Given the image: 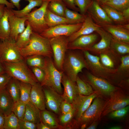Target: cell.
Wrapping results in <instances>:
<instances>
[{
    "instance_id": "cell-1",
    "label": "cell",
    "mask_w": 129,
    "mask_h": 129,
    "mask_svg": "<svg viewBox=\"0 0 129 129\" xmlns=\"http://www.w3.org/2000/svg\"><path fill=\"white\" fill-rule=\"evenodd\" d=\"M19 49L21 55L24 58L35 55L49 58L53 55L49 39L33 32L29 43L24 47Z\"/></svg>"
},
{
    "instance_id": "cell-2",
    "label": "cell",
    "mask_w": 129,
    "mask_h": 129,
    "mask_svg": "<svg viewBox=\"0 0 129 129\" xmlns=\"http://www.w3.org/2000/svg\"><path fill=\"white\" fill-rule=\"evenodd\" d=\"M2 63L5 72L12 78L32 85L38 82L24 60L17 62Z\"/></svg>"
},
{
    "instance_id": "cell-3",
    "label": "cell",
    "mask_w": 129,
    "mask_h": 129,
    "mask_svg": "<svg viewBox=\"0 0 129 129\" xmlns=\"http://www.w3.org/2000/svg\"><path fill=\"white\" fill-rule=\"evenodd\" d=\"M45 74L43 81L41 83L42 86L51 87L59 94L63 92L61 81L64 72L59 70L55 66L51 58H45L43 69Z\"/></svg>"
},
{
    "instance_id": "cell-4",
    "label": "cell",
    "mask_w": 129,
    "mask_h": 129,
    "mask_svg": "<svg viewBox=\"0 0 129 129\" xmlns=\"http://www.w3.org/2000/svg\"><path fill=\"white\" fill-rule=\"evenodd\" d=\"M87 66L84 57L80 54L74 52L68 53L65 56L63 65V71L72 81L76 82L78 74L82 72Z\"/></svg>"
},
{
    "instance_id": "cell-5",
    "label": "cell",
    "mask_w": 129,
    "mask_h": 129,
    "mask_svg": "<svg viewBox=\"0 0 129 129\" xmlns=\"http://www.w3.org/2000/svg\"><path fill=\"white\" fill-rule=\"evenodd\" d=\"M50 0H43L38 8L31 11L27 16L26 22L29 25L33 32L41 34L49 27L45 21L44 15Z\"/></svg>"
},
{
    "instance_id": "cell-6",
    "label": "cell",
    "mask_w": 129,
    "mask_h": 129,
    "mask_svg": "<svg viewBox=\"0 0 129 129\" xmlns=\"http://www.w3.org/2000/svg\"><path fill=\"white\" fill-rule=\"evenodd\" d=\"M83 51L87 69L90 72L96 76L106 80L113 84L114 74L103 66L100 62L99 57L91 54L88 51Z\"/></svg>"
},
{
    "instance_id": "cell-7",
    "label": "cell",
    "mask_w": 129,
    "mask_h": 129,
    "mask_svg": "<svg viewBox=\"0 0 129 129\" xmlns=\"http://www.w3.org/2000/svg\"><path fill=\"white\" fill-rule=\"evenodd\" d=\"M107 100L99 95L96 97L92 104L84 112L77 122L78 124L81 126L82 124L86 123L88 126L95 120L101 118Z\"/></svg>"
},
{
    "instance_id": "cell-8",
    "label": "cell",
    "mask_w": 129,
    "mask_h": 129,
    "mask_svg": "<svg viewBox=\"0 0 129 129\" xmlns=\"http://www.w3.org/2000/svg\"><path fill=\"white\" fill-rule=\"evenodd\" d=\"M49 39L53 53L54 64L59 70L63 71V64L69 43L68 37L58 36Z\"/></svg>"
},
{
    "instance_id": "cell-9",
    "label": "cell",
    "mask_w": 129,
    "mask_h": 129,
    "mask_svg": "<svg viewBox=\"0 0 129 129\" xmlns=\"http://www.w3.org/2000/svg\"><path fill=\"white\" fill-rule=\"evenodd\" d=\"M84 79L83 80L88 83L99 95L107 100L109 98L111 93L118 87L106 80L96 76L89 72L86 73Z\"/></svg>"
},
{
    "instance_id": "cell-10",
    "label": "cell",
    "mask_w": 129,
    "mask_h": 129,
    "mask_svg": "<svg viewBox=\"0 0 129 129\" xmlns=\"http://www.w3.org/2000/svg\"><path fill=\"white\" fill-rule=\"evenodd\" d=\"M22 56L15 41L9 38L0 40V61L4 62H16L22 61Z\"/></svg>"
},
{
    "instance_id": "cell-11",
    "label": "cell",
    "mask_w": 129,
    "mask_h": 129,
    "mask_svg": "<svg viewBox=\"0 0 129 129\" xmlns=\"http://www.w3.org/2000/svg\"><path fill=\"white\" fill-rule=\"evenodd\" d=\"M129 104V96L119 87L111 94L107 100L101 118L110 112L124 107Z\"/></svg>"
},
{
    "instance_id": "cell-12",
    "label": "cell",
    "mask_w": 129,
    "mask_h": 129,
    "mask_svg": "<svg viewBox=\"0 0 129 129\" xmlns=\"http://www.w3.org/2000/svg\"><path fill=\"white\" fill-rule=\"evenodd\" d=\"M82 23L61 24L49 27L40 34L49 39L60 36L69 37L78 31Z\"/></svg>"
},
{
    "instance_id": "cell-13",
    "label": "cell",
    "mask_w": 129,
    "mask_h": 129,
    "mask_svg": "<svg viewBox=\"0 0 129 129\" xmlns=\"http://www.w3.org/2000/svg\"><path fill=\"white\" fill-rule=\"evenodd\" d=\"M45 97L46 108L56 114L60 111V107L64 100L62 95L50 87L43 86Z\"/></svg>"
},
{
    "instance_id": "cell-14",
    "label": "cell",
    "mask_w": 129,
    "mask_h": 129,
    "mask_svg": "<svg viewBox=\"0 0 129 129\" xmlns=\"http://www.w3.org/2000/svg\"><path fill=\"white\" fill-rule=\"evenodd\" d=\"M87 13L95 23L100 26L113 23L99 3L94 0H93Z\"/></svg>"
},
{
    "instance_id": "cell-15",
    "label": "cell",
    "mask_w": 129,
    "mask_h": 129,
    "mask_svg": "<svg viewBox=\"0 0 129 129\" xmlns=\"http://www.w3.org/2000/svg\"><path fill=\"white\" fill-rule=\"evenodd\" d=\"M99 95L97 92L95 91L89 95L86 96L78 94L76 96L72 104L75 110L74 117L76 122L91 104L93 99Z\"/></svg>"
},
{
    "instance_id": "cell-16",
    "label": "cell",
    "mask_w": 129,
    "mask_h": 129,
    "mask_svg": "<svg viewBox=\"0 0 129 129\" xmlns=\"http://www.w3.org/2000/svg\"><path fill=\"white\" fill-rule=\"evenodd\" d=\"M98 38L97 35L93 33L80 36L72 41L69 42L67 49L88 51L95 44Z\"/></svg>"
},
{
    "instance_id": "cell-17",
    "label": "cell",
    "mask_w": 129,
    "mask_h": 129,
    "mask_svg": "<svg viewBox=\"0 0 129 129\" xmlns=\"http://www.w3.org/2000/svg\"><path fill=\"white\" fill-rule=\"evenodd\" d=\"M8 20L10 28V38L16 41L18 35L25 29V24L27 17H18L13 13L11 9L8 8Z\"/></svg>"
},
{
    "instance_id": "cell-18",
    "label": "cell",
    "mask_w": 129,
    "mask_h": 129,
    "mask_svg": "<svg viewBox=\"0 0 129 129\" xmlns=\"http://www.w3.org/2000/svg\"><path fill=\"white\" fill-rule=\"evenodd\" d=\"M96 32L100 36L101 40L94 44L88 51L99 54L110 50L112 36L102 27Z\"/></svg>"
},
{
    "instance_id": "cell-19",
    "label": "cell",
    "mask_w": 129,
    "mask_h": 129,
    "mask_svg": "<svg viewBox=\"0 0 129 129\" xmlns=\"http://www.w3.org/2000/svg\"><path fill=\"white\" fill-rule=\"evenodd\" d=\"M75 83L71 80L64 73L61 81V84L64 87L62 96L64 100L71 104L73 103L75 98L79 94Z\"/></svg>"
},
{
    "instance_id": "cell-20",
    "label": "cell",
    "mask_w": 129,
    "mask_h": 129,
    "mask_svg": "<svg viewBox=\"0 0 129 129\" xmlns=\"http://www.w3.org/2000/svg\"><path fill=\"white\" fill-rule=\"evenodd\" d=\"M101 27L96 24L88 14L86 16L80 29L70 36L68 37L69 42L82 35L89 34L96 32Z\"/></svg>"
},
{
    "instance_id": "cell-21",
    "label": "cell",
    "mask_w": 129,
    "mask_h": 129,
    "mask_svg": "<svg viewBox=\"0 0 129 129\" xmlns=\"http://www.w3.org/2000/svg\"><path fill=\"white\" fill-rule=\"evenodd\" d=\"M30 101L41 111L45 109V97L43 87L38 82L32 85Z\"/></svg>"
},
{
    "instance_id": "cell-22",
    "label": "cell",
    "mask_w": 129,
    "mask_h": 129,
    "mask_svg": "<svg viewBox=\"0 0 129 129\" xmlns=\"http://www.w3.org/2000/svg\"><path fill=\"white\" fill-rule=\"evenodd\" d=\"M101 26L113 38L129 44V30L123 28L119 25L113 24Z\"/></svg>"
},
{
    "instance_id": "cell-23",
    "label": "cell",
    "mask_w": 129,
    "mask_h": 129,
    "mask_svg": "<svg viewBox=\"0 0 129 129\" xmlns=\"http://www.w3.org/2000/svg\"><path fill=\"white\" fill-rule=\"evenodd\" d=\"M120 61V64L114 76L113 85L115 83L118 84L121 81L129 77V54L121 56Z\"/></svg>"
},
{
    "instance_id": "cell-24",
    "label": "cell",
    "mask_w": 129,
    "mask_h": 129,
    "mask_svg": "<svg viewBox=\"0 0 129 129\" xmlns=\"http://www.w3.org/2000/svg\"><path fill=\"white\" fill-rule=\"evenodd\" d=\"M99 54L100 60L102 64L107 69L113 73L114 75L118 66L117 64V59L119 57L110 50Z\"/></svg>"
},
{
    "instance_id": "cell-25",
    "label": "cell",
    "mask_w": 129,
    "mask_h": 129,
    "mask_svg": "<svg viewBox=\"0 0 129 129\" xmlns=\"http://www.w3.org/2000/svg\"><path fill=\"white\" fill-rule=\"evenodd\" d=\"M14 102L5 90L0 91V112L4 115L12 112Z\"/></svg>"
},
{
    "instance_id": "cell-26",
    "label": "cell",
    "mask_w": 129,
    "mask_h": 129,
    "mask_svg": "<svg viewBox=\"0 0 129 129\" xmlns=\"http://www.w3.org/2000/svg\"><path fill=\"white\" fill-rule=\"evenodd\" d=\"M41 111L30 101L26 104V110L23 120L37 124L41 121Z\"/></svg>"
},
{
    "instance_id": "cell-27",
    "label": "cell",
    "mask_w": 129,
    "mask_h": 129,
    "mask_svg": "<svg viewBox=\"0 0 129 129\" xmlns=\"http://www.w3.org/2000/svg\"><path fill=\"white\" fill-rule=\"evenodd\" d=\"M110 50L114 54L120 57L129 54V44L112 37Z\"/></svg>"
},
{
    "instance_id": "cell-28",
    "label": "cell",
    "mask_w": 129,
    "mask_h": 129,
    "mask_svg": "<svg viewBox=\"0 0 129 129\" xmlns=\"http://www.w3.org/2000/svg\"><path fill=\"white\" fill-rule=\"evenodd\" d=\"M44 18L49 27L61 24H72L65 17L53 13L47 8L45 14Z\"/></svg>"
},
{
    "instance_id": "cell-29",
    "label": "cell",
    "mask_w": 129,
    "mask_h": 129,
    "mask_svg": "<svg viewBox=\"0 0 129 129\" xmlns=\"http://www.w3.org/2000/svg\"><path fill=\"white\" fill-rule=\"evenodd\" d=\"M104 10L113 23L117 25H122L129 23L125 19L121 12L103 4H99Z\"/></svg>"
},
{
    "instance_id": "cell-30",
    "label": "cell",
    "mask_w": 129,
    "mask_h": 129,
    "mask_svg": "<svg viewBox=\"0 0 129 129\" xmlns=\"http://www.w3.org/2000/svg\"><path fill=\"white\" fill-rule=\"evenodd\" d=\"M8 16V8L5 6L4 14L0 19V40L7 39L10 38V28Z\"/></svg>"
},
{
    "instance_id": "cell-31",
    "label": "cell",
    "mask_w": 129,
    "mask_h": 129,
    "mask_svg": "<svg viewBox=\"0 0 129 129\" xmlns=\"http://www.w3.org/2000/svg\"><path fill=\"white\" fill-rule=\"evenodd\" d=\"M25 0L28 1L29 3L22 9L17 10L11 9L13 13L18 17H27L33 9L36 7H40L43 2V0Z\"/></svg>"
},
{
    "instance_id": "cell-32",
    "label": "cell",
    "mask_w": 129,
    "mask_h": 129,
    "mask_svg": "<svg viewBox=\"0 0 129 129\" xmlns=\"http://www.w3.org/2000/svg\"><path fill=\"white\" fill-rule=\"evenodd\" d=\"M5 90L13 100L14 102L20 100V81L12 78Z\"/></svg>"
},
{
    "instance_id": "cell-33",
    "label": "cell",
    "mask_w": 129,
    "mask_h": 129,
    "mask_svg": "<svg viewBox=\"0 0 129 129\" xmlns=\"http://www.w3.org/2000/svg\"><path fill=\"white\" fill-rule=\"evenodd\" d=\"M40 115L41 121L50 129L59 127V125L56 117L51 111L45 109L41 111Z\"/></svg>"
},
{
    "instance_id": "cell-34",
    "label": "cell",
    "mask_w": 129,
    "mask_h": 129,
    "mask_svg": "<svg viewBox=\"0 0 129 129\" xmlns=\"http://www.w3.org/2000/svg\"><path fill=\"white\" fill-rule=\"evenodd\" d=\"M26 27L24 30L18 36L15 41L16 44L19 48H23L29 43L31 34L32 32L28 23L25 22Z\"/></svg>"
},
{
    "instance_id": "cell-35",
    "label": "cell",
    "mask_w": 129,
    "mask_h": 129,
    "mask_svg": "<svg viewBox=\"0 0 129 129\" xmlns=\"http://www.w3.org/2000/svg\"><path fill=\"white\" fill-rule=\"evenodd\" d=\"M66 7L62 0H50L47 8L53 13L64 17V11Z\"/></svg>"
},
{
    "instance_id": "cell-36",
    "label": "cell",
    "mask_w": 129,
    "mask_h": 129,
    "mask_svg": "<svg viewBox=\"0 0 129 129\" xmlns=\"http://www.w3.org/2000/svg\"><path fill=\"white\" fill-rule=\"evenodd\" d=\"M86 14L83 15L66 7L64 11V17L72 24L83 23Z\"/></svg>"
},
{
    "instance_id": "cell-37",
    "label": "cell",
    "mask_w": 129,
    "mask_h": 129,
    "mask_svg": "<svg viewBox=\"0 0 129 129\" xmlns=\"http://www.w3.org/2000/svg\"><path fill=\"white\" fill-rule=\"evenodd\" d=\"M76 83L77 85L79 94L84 95H89L94 92L91 86L87 82L77 76Z\"/></svg>"
},
{
    "instance_id": "cell-38",
    "label": "cell",
    "mask_w": 129,
    "mask_h": 129,
    "mask_svg": "<svg viewBox=\"0 0 129 129\" xmlns=\"http://www.w3.org/2000/svg\"><path fill=\"white\" fill-rule=\"evenodd\" d=\"M32 87V85L29 83L20 81V100L25 104L30 101Z\"/></svg>"
},
{
    "instance_id": "cell-39",
    "label": "cell",
    "mask_w": 129,
    "mask_h": 129,
    "mask_svg": "<svg viewBox=\"0 0 129 129\" xmlns=\"http://www.w3.org/2000/svg\"><path fill=\"white\" fill-rule=\"evenodd\" d=\"M19 120L12 112L8 115H4L3 129H19Z\"/></svg>"
},
{
    "instance_id": "cell-40",
    "label": "cell",
    "mask_w": 129,
    "mask_h": 129,
    "mask_svg": "<svg viewBox=\"0 0 129 129\" xmlns=\"http://www.w3.org/2000/svg\"><path fill=\"white\" fill-rule=\"evenodd\" d=\"M102 4L121 12L129 8V0H108Z\"/></svg>"
},
{
    "instance_id": "cell-41",
    "label": "cell",
    "mask_w": 129,
    "mask_h": 129,
    "mask_svg": "<svg viewBox=\"0 0 129 129\" xmlns=\"http://www.w3.org/2000/svg\"><path fill=\"white\" fill-rule=\"evenodd\" d=\"M44 57L41 55H35L27 57L25 59H26L27 64L30 67H37L43 69L45 63Z\"/></svg>"
},
{
    "instance_id": "cell-42",
    "label": "cell",
    "mask_w": 129,
    "mask_h": 129,
    "mask_svg": "<svg viewBox=\"0 0 129 129\" xmlns=\"http://www.w3.org/2000/svg\"><path fill=\"white\" fill-rule=\"evenodd\" d=\"M25 110L26 104L19 100L14 102L12 112L19 120H21L23 118Z\"/></svg>"
},
{
    "instance_id": "cell-43",
    "label": "cell",
    "mask_w": 129,
    "mask_h": 129,
    "mask_svg": "<svg viewBox=\"0 0 129 129\" xmlns=\"http://www.w3.org/2000/svg\"><path fill=\"white\" fill-rule=\"evenodd\" d=\"M93 1V0H75V3L79 9L81 14L86 15Z\"/></svg>"
},
{
    "instance_id": "cell-44",
    "label": "cell",
    "mask_w": 129,
    "mask_h": 129,
    "mask_svg": "<svg viewBox=\"0 0 129 129\" xmlns=\"http://www.w3.org/2000/svg\"><path fill=\"white\" fill-rule=\"evenodd\" d=\"M129 110V105L120 109L113 111L109 113V117L111 118H121L125 116Z\"/></svg>"
},
{
    "instance_id": "cell-45",
    "label": "cell",
    "mask_w": 129,
    "mask_h": 129,
    "mask_svg": "<svg viewBox=\"0 0 129 129\" xmlns=\"http://www.w3.org/2000/svg\"><path fill=\"white\" fill-rule=\"evenodd\" d=\"M32 71L38 82L40 83L43 81L45 74L43 69L38 67H31Z\"/></svg>"
},
{
    "instance_id": "cell-46",
    "label": "cell",
    "mask_w": 129,
    "mask_h": 129,
    "mask_svg": "<svg viewBox=\"0 0 129 129\" xmlns=\"http://www.w3.org/2000/svg\"><path fill=\"white\" fill-rule=\"evenodd\" d=\"M75 113V110L73 107V109L70 112L65 114H62L60 116L59 118L60 124H64L68 123L74 117Z\"/></svg>"
},
{
    "instance_id": "cell-47",
    "label": "cell",
    "mask_w": 129,
    "mask_h": 129,
    "mask_svg": "<svg viewBox=\"0 0 129 129\" xmlns=\"http://www.w3.org/2000/svg\"><path fill=\"white\" fill-rule=\"evenodd\" d=\"M11 78L6 73L0 75V91L5 89Z\"/></svg>"
},
{
    "instance_id": "cell-48",
    "label": "cell",
    "mask_w": 129,
    "mask_h": 129,
    "mask_svg": "<svg viewBox=\"0 0 129 129\" xmlns=\"http://www.w3.org/2000/svg\"><path fill=\"white\" fill-rule=\"evenodd\" d=\"M19 129H36L37 124L24 120H19Z\"/></svg>"
},
{
    "instance_id": "cell-49",
    "label": "cell",
    "mask_w": 129,
    "mask_h": 129,
    "mask_svg": "<svg viewBox=\"0 0 129 129\" xmlns=\"http://www.w3.org/2000/svg\"><path fill=\"white\" fill-rule=\"evenodd\" d=\"M73 108L72 104L63 100L61 104L60 109L62 115L65 114L71 111Z\"/></svg>"
},
{
    "instance_id": "cell-50",
    "label": "cell",
    "mask_w": 129,
    "mask_h": 129,
    "mask_svg": "<svg viewBox=\"0 0 129 129\" xmlns=\"http://www.w3.org/2000/svg\"><path fill=\"white\" fill-rule=\"evenodd\" d=\"M62 1L67 8L75 11H79V9L75 4V0H62Z\"/></svg>"
},
{
    "instance_id": "cell-51",
    "label": "cell",
    "mask_w": 129,
    "mask_h": 129,
    "mask_svg": "<svg viewBox=\"0 0 129 129\" xmlns=\"http://www.w3.org/2000/svg\"><path fill=\"white\" fill-rule=\"evenodd\" d=\"M129 78L121 81L118 84L120 87L128 90L129 88Z\"/></svg>"
},
{
    "instance_id": "cell-52",
    "label": "cell",
    "mask_w": 129,
    "mask_h": 129,
    "mask_svg": "<svg viewBox=\"0 0 129 129\" xmlns=\"http://www.w3.org/2000/svg\"><path fill=\"white\" fill-rule=\"evenodd\" d=\"M101 118H99L94 121L86 129H96L100 122Z\"/></svg>"
},
{
    "instance_id": "cell-53",
    "label": "cell",
    "mask_w": 129,
    "mask_h": 129,
    "mask_svg": "<svg viewBox=\"0 0 129 129\" xmlns=\"http://www.w3.org/2000/svg\"><path fill=\"white\" fill-rule=\"evenodd\" d=\"M0 3L4 4L6 6L11 9H13L15 7L11 3L7 0H0Z\"/></svg>"
},
{
    "instance_id": "cell-54",
    "label": "cell",
    "mask_w": 129,
    "mask_h": 129,
    "mask_svg": "<svg viewBox=\"0 0 129 129\" xmlns=\"http://www.w3.org/2000/svg\"><path fill=\"white\" fill-rule=\"evenodd\" d=\"M122 15L126 21L129 22V8L126 9L121 12Z\"/></svg>"
},
{
    "instance_id": "cell-55",
    "label": "cell",
    "mask_w": 129,
    "mask_h": 129,
    "mask_svg": "<svg viewBox=\"0 0 129 129\" xmlns=\"http://www.w3.org/2000/svg\"><path fill=\"white\" fill-rule=\"evenodd\" d=\"M37 129H50L44 124L41 120L39 123L37 124Z\"/></svg>"
},
{
    "instance_id": "cell-56",
    "label": "cell",
    "mask_w": 129,
    "mask_h": 129,
    "mask_svg": "<svg viewBox=\"0 0 129 129\" xmlns=\"http://www.w3.org/2000/svg\"><path fill=\"white\" fill-rule=\"evenodd\" d=\"M21 0H10V2L15 7H16L18 10H19L20 8V1Z\"/></svg>"
},
{
    "instance_id": "cell-57",
    "label": "cell",
    "mask_w": 129,
    "mask_h": 129,
    "mask_svg": "<svg viewBox=\"0 0 129 129\" xmlns=\"http://www.w3.org/2000/svg\"><path fill=\"white\" fill-rule=\"evenodd\" d=\"M4 124V115L0 112V129H3Z\"/></svg>"
},
{
    "instance_id": "cell-58",
    "label": "cell",
    "mask_w": 129,
    "mask_h": 129,
    "mask_svg": "<svg viewBox=\"0 0 129 129\" xmlns=\"http://www.w3.org/2000/svg\"><path fill=\"white\" fill-rule=\"evenodd\" d=\"M5 6V5L0 3V19L4 14Z\"/></svg>"
},
{
    "instance_id": "cell-59",
    "label": "cell",
    "mask_w": 129,
    "mask_h": 129,
    "mask_svg": "<svg viewBox=\"0 0 129 129\" xmlns=\"http://www.w3.org/2000/svg\"><path fill=\"white\" fill-rule=\"evenodd\" d=\"M6 73L3 63L0 61V75Z\"/></svg>"
},
{
    "instance_id": "cell-60",
    "label": "cell",
    "mask_w": 129,
    "mask_h": 129,
    "mask_svg": "<svg viewBox=\"0 0 129 129\" xmlns=\"http://www.w3.org/2000/svg\"><path fill=\"white\" fill-rule=\"evenodd\" d=\"M123 28L129 30V23H126L122 25H119Z\"/></svg>"
},
{
    "instance_id": "cell-61",
    "label": "cell",
    "mask_w": 129,
    "mask_h": 129,
    "mask_svg": "<svg viewBox=\"0 0 129 129\" xmlns=\"http://www.w3.org/2000/svg\"><path fill=\"white\" fill-rule=\"evenodd\" d=\"M109 129H122V127L121 126H116L111 127Z\"/></svg>"
},
{
    "instance_id": "cell-62",
    "label": "cell",
    "mask_w": 129,
    "mask_h": 129,
    "mask_svg": "<svg viewBox=\"0 0 129 129\" xmlns=\"http://www.w3.org/2000/svg\"><path fill=\"white\" fill-rule=\"evenodd\" d=\"M98 2L99 4H102L108 0H93Z\"/></svg>"
},
{
    "instance_id": "cell-63",
    "label": "cell",
    "mask_w": 129,
    "mask_h": 129,
    "mask_svg": "<svg viewBox=\"0 0 129 129\" xmlns=\"http://www.w3.org/2000/svg\"><path fill=\"white\" fill-rule=\"evenodd\" d=\"M88 126L87 124L84 123L82 124L80 126V129H84L86 128Z\"/></svg>"
}]
</instances>
